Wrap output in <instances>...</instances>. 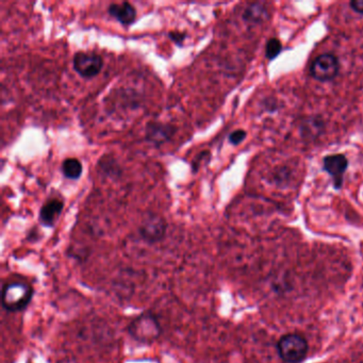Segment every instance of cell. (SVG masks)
I'll return each instance as SVG.
<instances>
[{
    "mask_svg": "<svg viewBox=\"0 0 363 363\" xmlns=\"http://www.w3.org/2000/svg\"><path fill=\"white\" fill-rule=\"evenodd\" d=\"M35 297V289L29 282L11 280L3 283L1 303L7 313H17L26 310Z\"/></svg>",
    "mask_w": 363,
    "mask_h": 363,
    "instance_id": "6da1fadb",
    "label": "cell"
},
{
    "mask_svg": "<svg viewBox=\"0 0 363 363\" xmlns=\"http://www.w3.org/2000/svg\"><path fill=\"white\" fill-rule=\"evenodd\" d=\"M127 333L136 342L151 345L162 335V326L155 313L146 311L130 321Z\"/></svg>",
    "mask_w": 363,
    "mask_h": 363,
    "instance_id": "7a4b0ae2",
    "label": "cell"
},
{
    "mask_svg": "<svg viewBox=\"0 0 363 363\" xmlns=\"http://www.w3.org/2000/svg\"><path fill=\"white\" fill-rule=\"evenodd\" d=\"M307 341L297 333H288L277 343L278 354L287 363H301L308 354Z\"/></svg>",
    "mask_w": 363,
    "mask_h": 363,
    "instance_id": "3957f363",
    "label": "cell"
},
{
    "mask_svg": "<svg viewBox=\"0 0 363 363\" xmlns=\"http://www.w3.org/2000/svg\"><path fill=\"white\" fill-rule=\"evenodd\" d=\"M167 223L161 215L149 213L146 215L139 227V236L145 243L153 245L165 240Z\"/></svg>",
    "mask_w": 363,
    "mask_h": 363,
    "instance_id": "277c9868",
    "label": "cell"
},
{
    "mask_svg": "<svg viewBox=\"0 0 363 363\" xmlns=\"http://www.w3.org/2000/svg\"><path fill=\"white\" fill-rule=\"evenodd\" d=\"M75 71L84 78H93L102 71L104 61L94 51H79L73 59Z\"/></svg>",
    "mask_w": 363,
    "mask_h": 363,
    "instance_id": "5b68a950",
    "label": "cell"
},
{
    "mask_svg": "<svg viewBox=\"0 0 363 363\" xmlns=\"http://www.w3.org/2000/svg\"><path fill=\"white\" fill-rule=\"evenodd\" d=\"M339 73V61L333 55H322L317 57L310 67V74L319 82L333 80Z\"/></svg>",
    "mask_w": 363,
    "mask_h": 363,
    "instance_id": "8992f818",
    "label": "cell"
},
{
    "mask_svg": "<svg viewBox=\"0 0 363 363\" xmlns=\"http://www.w3.org/2000/svg\"><path fill=\"white\" fill-rule=\"evenodd\" d=\"M176 132L177 128L171 124L151 122L146 126L145 139L153 145H163L167 142L171 141Z\"/></svg>",
    "mask_w": 363,
    "mask_h": 363,
    "instance_id": "52a82bcc",
    "label": "cell"
},
{
    "mask_svg": "<svg viewBox=\"0 0 363 363\" xmlns=\"http://www.w3.org/2000/svg\"><path fill=\"white\" fill-rule=\"evenodd\" d=\"M347 165L348 162L344 155H333L325 158L324 169L335 179V189H339L342 185L343 175L346 171Z\"/></svg>",
    "mask_w": 363,
    "mask_h": 363,
    "instance_id": "ba28073f",
    "label": "cell"
},
{
    "mask_svg": "<svg viewBox=\"0 0 363 363\" xmlns=\"http://www.w3.org/2000/svg\"><path fill=\"white\" fill-rule=\"evenodd\" d=\"M63 201L58 198L50 199L43 205L39 210V222L42 223L45 227H53L56 224L58 218H60L63 211Z\"/></svg>",
    "mask_w": 363,
    "mask_h": 363,
    "instance_id": "9c48e42d",
    "label": "cell"
},
{
    "mask_svg": "<svg viewBox=\"0 0 363 363\" xmlns=\"http://www.w3.org/2000/svg\"><path fill=\"white\" fill-rule=\"evenodd\" d=\"M108 12L112 17L120 21L122 25L129 26L136 21L137 17V10L131 3H112L108 8Z\"/></svg>",
    "mask_w": 363,
    "mask_h": 363,
    "instance_id": "30bf717a",
    "label": "cell"
},
{
    "mask_svg": "<svg viewBox=\"0 0 363 363\" xmlns=\"http://www.w3.org/2000/svg\"><path fill=\"white\" fill-rule=\"evenodd\" d=\"M268 17V10L263 5L258 3L248 6L243 13V19L248 23L261 24L266 21Z\"/></svg>",
    "mask_w": 363,
    "mask_h": 363,
    "instance_id": "8fae6325",
    "label": "cell"
},
{
    "mask_svg": "<svg viewBox=\"0 0 363 363\" xmlns=\"http://www.w3.org/2000/svg\"><path fill=\"white\" fill-rule=\"evenodd\" d=\"M62 173L64 174V176L68 179H78L79 177L82 176V165L78 159L75 158H68L63 161Z\"/></svg>",
    "mask_w": 363,
    "mask_h": 363,
    "instance_id": "7c38bea8",
    "label": "cell"
},
{
    "mask_svg": "<svg viewBox=\"0 0 363 363\" xmlns=\"http://www.w3.org/2000/svg\"><path fill=\"white\" fill-rule=\"evenodd\" d=\"M324 129V124L321 118H310L304 122L301 125L304 137L317 138L321 133L322 130Z\"/></svg>",
    "mask_w": 363,
    "mask_h": 363,
    "instance_id": "4fadbf2b",
    "label": "cell"
},
{
    "mask_svg": "<svg viewBox=\"0 0 363 363\" xmlns=\"http://www.w3.org/2000/svg\"><path fill=\"white\" fill-rule=\"evenodd\" d=\"M282 45L279 39H271L266 44V56L268 60H274L276 57L279 56L280 51H281Z\"/></svg>",
    "mask_w": 363,
    "mask_h": 363,
    "instance_id": "5bb4252c",
    "label": "cell"
},
{
    "mask_svg": "<svg viewBox=\"0 0 363 363\" xmlns=\"http://www.w3.org/2000/svg\"><path fill=\"white\" fill-rule=\"evenodd\" d=\"M246 132L244 130H236V131L232 132L230 136V143L234 144V145H239V144L242 143L245 139Z\"/></svg>",
    "mask_w": 363,
    "mask_h": 363,
    "instance_id": "9a60e30c",
    "label": "cell"
},
{
    "mask_svg": "<svg viewBox=\"0 0 363 363\" xmlns=\"http://www.w3.org/2000/svg\"><path fill=\"white\" fill-rule=\"evenodd\" d=\"M169 37L171 41L177 43V44H180V43H183L185 39V35H183V33L180 32H169Z\"/></svg>",
    "mask_w": 363,
    "mask_h": 363,
    "instance_id": "2e32d148",
    "label": "cell"
},
{
    "mask_svg": "<svg viewBox=\"0 0 363 363\" xmlns=\"http://www.w3.org/2000/svg\"><path fill=\"white\" fill-rule=\"evenodd\" d=\"M351 7L354 11L363 15V0H354V1L351 3Z\"/></svg>",
    "mask_w": 363,
    "mask_h": 363,
    "instance_id": "e0dca14e",
    "label": "cell"
}]
</instances>
